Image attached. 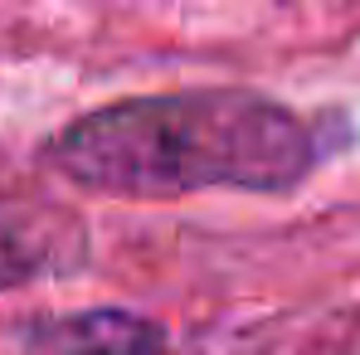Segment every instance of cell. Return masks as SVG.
Instances as JSON below:
<instances>
[{
	"mask_svg": "<svg viewBox=\"0 0 360 355\" xmlns=\"http://www.w3.org/2000/svg\"><path fill=\"white\" fill-rule=\"evenodd\" d=\"M20 355H166V331L131 306H78L39 321Z\"/></svg>",
	"mask_w": 360,
	"mask_h": 355,
	"instance_id": "7a4b0ae2",
	"label": "cell"
},
{
	"mask_svg": "<svg viewBox=\"0 0 360 355\" xmlns=\"http://www.w3.org/2000/svg\"><path fill=\"white\" fill-rule=\"evenodd\" d=\"M44 161L112 200H185L200 190L288 195L316 171L321 136L297 108L253 88H180L117 98L63 122Z\"/></svg>",
	"mask_w": 360,
	"mask_h": 355,
	"instance_id": "6da1fadb",
	"label": "cell"
},
{
	"mask_svg": "<svg viewBox=\"0 0 360 355\" xmlns=\"http://www.w3.org/2000/svg\"><path fill=\"white\" fill-rule=\"evenodd\" d=\"M39 273H44V253H39V243L25 238L20 229H10V224L0 219V292L30 288Z\"/></svg>",
	"mask_w": 360,
	"mask_h": 355,
	"instance_id": "3957f363",
	"label": "cell"
}]
</instances>
